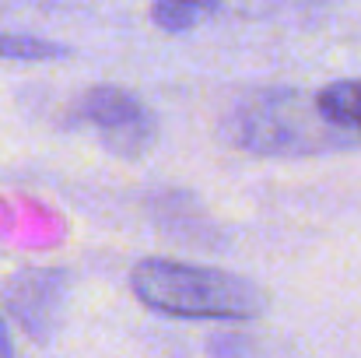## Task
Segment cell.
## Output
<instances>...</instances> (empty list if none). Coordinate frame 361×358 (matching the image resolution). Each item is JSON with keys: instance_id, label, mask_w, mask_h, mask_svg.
Wrapping results in <instances>:
<instances>
[{"instance_id": "obj_1", "label": "cell", "mask_w": 361, "mask_h": 358, "mask_svg": "<svg viewBox=\"0 0 361 358\" xmlns=\"http://www.w3.org/2000/svg\"><path fill=\"white\" fill-rule=\"evenodd\" d=\"M221 137L256 158H316L358 144L323 117L316 95L295 85H267L239 95L221 117Z\"/></svg>"}, {"instance_id": "obj_2", "label": "cell", "mask_w": 361, "mask_h": 358, "mask_svg": "<svg viewBox=\"0 0 361 358\" xmlns=\"http://www.w3.org/2000/svg\"><path fill=\"white\" fill-rule=\"evenodd\" d=\"M137 302L176 320H256L267 313V292L235 270L144 256L130 270Z\"/></svg>"}, {"instance_id": "obj_3", "label": "cell", "mask_w": 361, "mask_h": 358, "mask_svg": "<svg viewBox=\"0 0 361 358\" xmlns=\"http://www.w3.org/2000/svg\"><path fill=\"white\" fill-rule=\"evenodd\" d=\"M74 123L88 126L99 144L120 158H144L158 141L151 106L123 85H92L74 102Z\"/></svg>"}, {"instance_id": "obj_4", "label": "cell", "mask_w": 361, "mask_h": 358, "mask_svg": "<svg viewBox=\"0 0 361 358\" xmlns=\"http://www.w3.org/2000/svg\"><path fill=\"white\" fill-rule=\"evenodd\" d=\"M71 278L60 267H25L4 285V306L7 316L39 345L53 341L63 306H67Z\"/></svg>"}, {"instance_id": "obj_5", "label": "cell", "mask_w": 361, "mask_h": 358, "mask_svg": "<svg viewBox=\"0 0 361 358\" xmlns=\"http://www.w3.org/2000/svg\"><path fill=\"white\" fill-rule=\"evenodd\" d=\"M323 117L361 144V78H337L316 92Z\"/></svg>"}, {"instance_id": "obj_6", "label": "cell", "mask_w": 361, "mask_h": 358, "mask_svg": "<svg viewBox=\"0 0 361 358\" xmlns=\"http://www.w3.org/2000/svg\"><path fill=\"white\" fill-rule=\"evenodd\" d=\"M218 11H221L218 4H200V0H161V4H151L147 7V18L161 32L183 35V32L197 28V21H204V18H211Z\"/></svg>"}, {"instance_id": "obj_7", "label": "cell", "mask_w": 361, "mask_h": 358, "mask_svg": "<svg viewBox=\"0 0 361 358\" xmlns=\"http://www.w3.org/2000/svg\"><path fill=\"white\" fill-rule=\"evenodd\" d=\"M71 49L56 39L28 35V32H0V60H21V64H49L63 60Z\"/></svg>"}, {"instance_id": "obj_8", "label": "cell", "mask_w": 361, "mask_h": 358, "mask_svg": "<svg viewBox=\"0 0 361 358\" xmlns=\"http://www.w3.org/2000/svg\"><path fill=\"white\" fill-rule=\"evenodd\" d=\"M0 358H14V345H11V334H7L4 316H0Z\"/></svg>"}]
</instances>
